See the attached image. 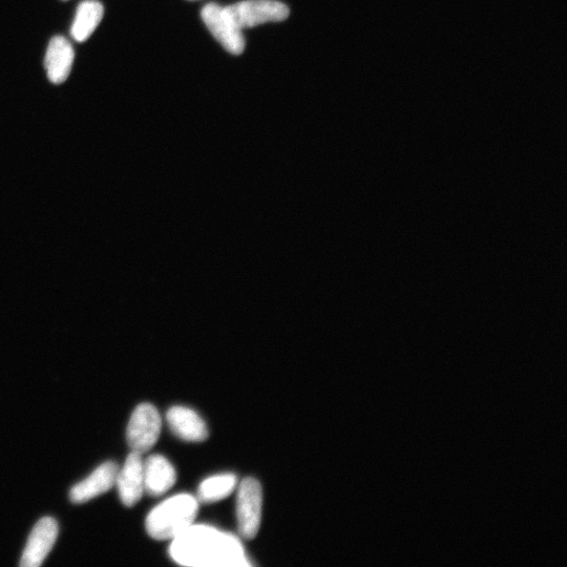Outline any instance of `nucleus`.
<instances>
[{
  "instance_id": "8",
  "label": "nucleus",
  "mask_w": 567,
  "mask_h": 567,
  "mask_svg": "<svg viewBox=\"0 0 567 567\" xmlns=\"http://www.w3.org/2000/svg\"><path fill=\"white\" fill-rule=\"evenodd\" d=\"M143 464L142 454L133 451L118 472L116 486L125 507H134L145 492Z\"/></svg>"
},
{
  "instance_id": "9",
  "label": "nucleus",
  "mask_w": 567,
  "mask_h": 567,
  "mask_svg": "<svg viewBox=\"0 0 567 567\" xmlns=\"http://www.w3.org/2000/svg\"><path fill=\"white\" fill-rule=\"evenodd\" d=\"M119 472L113 461L105 462L98 467L88 478L80 481L70 492L74 503H83L110 491L116 485Z\"/></svg>"
},
{
  "instance_id": "3",
  "label": "nucleus",
  "mask_w": 567,
  "mask_h": 567,
  "mask_svg": "<svg viewBox=\"0 0 567 567\" xmlns=\"http://www.w3.org/2000/svg\"><path fill=\"white\" fill-rule=\"evenodd\" d=\"M231 20L240 29H249L267 23H280L289 16V8L277 0H244L225 7Z\"/></svg>"
},
{
  "instance_id": "2",
  "label": "nucleus",
  "mask_w": 567,
  "mask_h": 567,
  "mask_svg": "<svg viewBox=\"0 0 567 567\" xmlns=\"http://www.w3.org/2000/svg\"><path fill=\"white\" fill-rule=\"evenodd\" d=\"M199 500L179 494L159 504L146 518V531L156 540H173L194 524Z\"/></svg>"
},
{
  "instance_id": "14",
  "label": "nucleus",
  "mask_w": 567,
  "mask_h": 567,
  "mask_svg": "<svg viewBox=\"0 0 567 567\" xmlns=\"http://www.w3.org/2000/svg\"><path fill=\"white\" fill-rule=\"evenodd\" d=\"M237 476L220 474L205 479L198 489V500L203 503H213L228 497L237 487Z\"/></svg>"
},
{
  "instance_id": "4",
  "label": "nucleus",
  "mask_w": 567,
  "mask_h": 567,
  "mask_svg": "<svg viewBox=\"0 0 567 567\" xmlns=\"http://www.w3.org/2000/svg\"><path fill=\"white\" fill-rule=\"evenodd\" d=\"M263 492L256 478L242 480L237 497V521L240 535L247 540L254 539L260 530L262 519Z\"/></svg>"
},
{
  "instance_id": "12",
  "label": "nucleus",
  "mask_w": 567,
  "mask_h": 567,
  "mask_svg": "<svg viewBox=\"0 0 567 567\" xmlns=\"http://www.w3.org/2000/svg\"><path fill=\"white\" fill-rule=\"evenodd\" d=\"M74 56V49L67 38L55 36L51 39L45 67L52 83L60 84L68 79L72 71Z\"/></svg>"
},
{
  "instance_id": "7",
  "label": "nucleus",
  "mask_w": 567,
  "mask_h": 567,
  "mask_svg": "<svg viewBox=\"0 0 567 567\" xmlns=\"http://www.w3.org/2000/svg\"><path fill=\"white\" fill-rule=\"evenodd\" d=\"M57 536V521L51 517L40 519L30 534L20 566H40L52 551Z\"/></svg>"
},
{
  "instance_id": "10",
  "label": "nucleus",
  "mask_w": 567,
  "mask_h": 567,
  "mask_svg": "<svg viewBox=\"0 0 567 567\" xmlns=\"http://www.w3.org/2000/svg\"><path fill=\"white\" fill-rule=\"evenodd\" d=\"M167 424L180 439L201 443L208 437L204 420L192 409L176 406L167 411Z\"/></svg>"
},
{
  "instance_id": "13",
  "label": "nucleus",
  "mask_w": 567,
  "mask_h": 567,
  "mask_svg": "<svg viewBox=\"0 0 567 567\" xmlns=\"http://www.w3.org/2000/svg\"><path fill=\"white\" fill-rule=\"evenodd\" d=\"M104 9L97 0H84L76 11L71 34L74 40H88L97 29L103 18Z\"/></svg>"
},
{
  "instance_id": "6",
  "label": "nucleus",
  "mask_w": 567,
  "mask_h": 567,
  "mask_svg": "<svg viewBox=\"0 0 567 567\" xmlns=\"http://www.w3.org/2000/svg\"><path fill=\"white\" fill-rule=\"evenodd\" d=\"M201 17L209 32L228 53L241 55L244 52L245 38L242 30L228 16L225 7L208 4L202 9Z\"/></svg>"
},
{
  "instance_id": "1",
  "label": "nucleus",
  "mask_w": 567,
  "mask_h": 567,
  "mask_svg": "<svg viewBox=\"0 0 567 567\" xmlns=\"http://www.w3.org/2000/svg\"><path fill=\"white\" fill-rule=\"evenodd\" d=\"M171 558L180 565L240 567L249 562L240 540L208 525H194L173 539Z\"/></svg>"
},
{
  "instance_id": "11",
  "label": "nucleus",
  "mask_w": 567,
  "mask_h": 567,
  "mask_svg": "<svg viewBox=\"0 0 567 567\" xmlns=\"http://www.w3.org/2000/svg\"><path fill=\"white\" fill-rule=\"evenodd\" d=\"M144 491L152 496H161L176 483L174 466L164 456L152 455L144 461Z\"/></svg>"
},
{
  "instance_id": "5",
  "label": "nucleus",
  "mask_w": 567,
  "mask_h": 567,
  "mask_svg": "<svg viewBox=\"0 0 567 567\" xmlns=\"http://www.w3.org/2000/svg\"><path fill=\"white\" fill-rule=\"evenodd\" d=\"M161 428L162 419L158 410L151 404L139 405L126 430L130 448L140 454L150 451L157 444Z\"/></svg>"
},
{
  "instance_id": "15",
  "label": "nucleus",
  "mask_w": 567,
  "mask_h": 567,
  "mask_svg": "<svg viewBox=\"0 0 567 567\" xmlns=\"http://www.w3.org/2000/svg\"><path fill=\"white\" fill-rule=\"evenodd\" d=\"M63 2H68V0H63Z\"/></svg>"
}]
</instances>
